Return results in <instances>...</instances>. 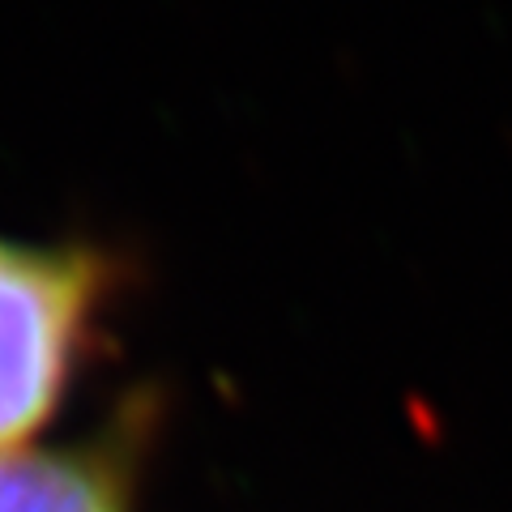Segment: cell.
I'll return each mask as SVG.
<instances>
[{
	"instance_id": "1",
	"label": "cell",
	"mask_w": 512,
	"mask_h": 512,
	"mask_svg": "<svg viewBox=\"0 0 512 512\" xmlns=\"http://www.w3.org/2000/svg\"><path fill=\"white\" fill-rule=\"evenodd\" d=\"M111 265L86 244L0 235V457L60 410L86 363Z\"/></svg>"
},
{
	"instance_id": "2",
	"label": "cell",
	"mask_w": 512,
	"mask_h": 512,
	"mask_svg": "<svg viewBox=\"0 0 512 512\" xmlns=\"http://www.w3.org/2000/svg\"><path fill=\"white\" fill-rule=\"evenodd\" d=\"M0 512H133V440L5 453Z\"/></svg>"
}]
</instances>
